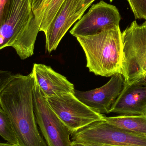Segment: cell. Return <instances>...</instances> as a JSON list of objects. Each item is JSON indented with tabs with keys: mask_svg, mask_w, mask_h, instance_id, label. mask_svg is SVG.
<instances>
[{
	"mask_svg": "<svg viewBox=\"0 0 146 146\" xmlns=\"http://www.w3.org/2000/svg\"><path fill=\"white\" fill-rule=\"evenodd\" d=\"M46 99L72 133L93 123L105 120L106 117L104 114L98 113L83 104L73 94H60Z\"/></svg>",
	"mask_w": 146,
	"mask_h": 146,
	"instance_id": "52a82bcc",
	"label": "cell"
},
{
	"mask_svg": "<svg viewBox=\"0 0 146 146\" xmlns=\"http://www.w3.org/2000/svg\"><path fill=\"white\" fill-rule=\"evenodd\" d=\"M80 1L65 0L44 33L49 53L56 50L67 32L83 15V13L76 10Z\"/></svg>",
	"mask_w": 146,
	"mask_h": 146,
	"instance_id": "30bf717a",
	"label": "cell"
},
{
	"mask_svg": "<svg viewBox=\"0 0 146 146\" xmlns=\"http://www.w3.org/2000/svg\"><path fill=\"white\" fill-rule=\"evenodd\" d=\"M71 146H98L88 144V143H83V142H79V141H72L71 142Z\"/></svg>",
	"mask_w": 146,
	"mask_h": 146,
	"instance_id": "ffe728a7",
	"label": "cell"
},
{
	"mask_svg": "<svg viewBox=\"0 0 146 146\" xmlns=\"http://www.w3.org/2000/svg\"><path fill=\"white\" fill-rule=\"evenodd\" d=\"M110 112L122 115H146V77L126 84Z\"/></svg>",
	"mask_w": 146,
	"mask_h": 146,
	"instance_id": "8fae6325",
	"label": "cell"
},
{
	"mask_svg": "<svg viewBox=\"0 0 146 146\" xmlns=\"http://www.w3.org/2000/svg\"><path fill=\"white\" fill-rule=\"evenodd\" d=\"M113 0H110V2H112V1H113Z\"/></svg>",
	"mask_w": 146,
	"mask_h": 146,
	"instance_id": "cb8c5ba5",
	"label": "cell"
},
{
	"mask_svg": "<svg viewBox=\"0 0 146 146\" xmlns=\"http://www.w3.org/2000/svg\"><path fill=\"white\" fill-rule=\"evenodd\" d=\"M13 75L9 71L0 70V93L9 82Z\"/></svg>",
	"mask_w": 146,
	"mask_h": 146,
	"instance_id": "ac0fdd59",
	"label": "cell"
},
{
	"mask_svg": "<svg viewBox=\"0 0 146 146\" xmlns=\"http://www.w3.org/2000/svg\"><path fill=\"white\" fill-rule=\"evenodd\" d=\"M12 0H0V28L8 15Z\"/></svg>",
	"mask_w": 146,
	"mask_h": 146,
	"instance_id": "e0dca14e",
	"label": "cell"
},
{
	"mask_svg": "<svg viewBox=\"0 0 146 146\" xmlns=\"http://www.w3.org/2000/svg\"><path fill=\"white\" fill-rule=\"evenodd\" d=\"M121 15L115 6L103 1L93 5L76 22L70 33L76 37L92 36L112 25H119Z\"/></svg>",
	"mask_w": 146,
	"mask_h": 146,
	"instance_id": "ba28073f",
	"label": "cell"
},
{
	"mask_svg": "<svg viewBox=\"0 0 146 146\" xmlns=\"http://www.w3.org/2000/svg\"><path fill=\"white\" fill-rule=\"evenodd\" d=\"M94 1L95 0H83V4H82V7L83 8L86 10Z\"/></svg>",
	"mask_w": 146,
	"mask_h": 146,
	"instance_id": "44dd1931",
	"label": "cell"
},
{
	"mask_svg": "<svg viewBox=\"0 0 146 146\" xmlns=\"http://www.w3.org/2000/svg\"><path fill=\"white\" fill-rule=\"evenodd\" d=\"M33 105L37 124L47 145L71 146L72 132L52 110L46 98L42 94L36 80Z\"/></svg>",
	"mask_w": 146,
	"mask_h": 146,
	"instance_id": "8992f818",
	"label": "cell"
},
{
	"mask_svg": "<svg viewBox=\"0 0 146 146\" xmlns=\"http://www.w3.org/2000/svg\"><path fill=\"white\" fill-rule=\"evenodd\" d=\"M39 27L31 0H12L8 15L0 28V50L13 48L22 60L34 54Z\"/></svg>",
	"mask_w": 146,
	"mask_h": 146,
	"instance_id": "3957f363",
	"label": "cell"
},
{
	"mask_svg": "<svg viewBox=\"0 0 146 146\" xmlns=\"http://www.w3.org/2000/svg\"></svg>",
	"mask_w": 146,
	"mask_h": 146,
	"instance_id": "d4e9b609",
	"label": "cell"
},
{
	"mask_svg": "<svg viewBox=\"0 0 146 146\" xmlns=\"http://www.w3.org/2000/svg\"><path fill=\"white\" fill-rule=\"evenodd\" d=\"M65 0H46L35 17L39 31L45 32Z\"/></svg>",
	"mask_w": 146,
	"mask_h": 146,
	"instance_id": "5bb4252c",
	"label": "cell"
},
{
	"mask_svg": "<svg viewBox=\"0 0 146 146\" xmlns=\"http://www.w3.org/2000/svg\"><path fill=\"white\" fill-rule=\"evenodd\" d=\"M136 19H144L146 21V0H132Z\"/></svg>",
	"mask_w": 146,
	"mask_h": 146,
	"instance_id": "2e32d148",
	"label": "cell"
},
{
	"mask_svg": "<svg viewBox=\"0 0 146 146\" xmlns=\"http://www.w3.org/2000/svg\"><path fill=\"white\" fill-rule=\"evenodd\" d=\"M0 136L8 143L19 145L11 121L0 106Z\"/></svg>",
	"mask_w": 146,
	"mask_h": 146,
	"instance_id": "9a60e30c",
	"label": "cell"
},
{
	"mask_svg": "<svg viewBox=\"0 0 146 146\" xmlns=\"http://www.w3.org/2000/svg\"><path fill=\"white\" fill-rule=\"evenodd\" d=\"M46 0H31L33 11L35 17L38 14Z\"/></svg>",
	"mask_w": 146,
	"mask_h": 146,
	"instance_id": "d6986e66",
	"label": "cell"
},
{
	"mask_svg": "<svg viewBox=\"0 0 146 146\" xmlns=\"http://www.w3.org/2000/svg\"><path fill=\"white\" fill-rule=\"evenodd\" d=\"M86 58V67L96 75L122 73L123 44L119 25H112L92 36L76 37Z\"/></svg>",
	"mask_w": 146,
	"mask_h": 146,
	"instance_id": "7a4b0ae2",
	"label": "cell"
},
{
	"mask_svg": "<svg viewBox=\"0 0 146 146\" xmlns=\"http://www.w3.org/2000/svg\"><path fill=\"white\" fill-rule=\"evenodd\" d=\"M0 146H21L19 145H14V144H10L8 143H0Z\"/></svg>",
	"mask_w": 146,
	"mask_h": 146,
	"instance_id": "7402d4cb",
	"label": "cell"
},
{
	"mask_svg": "<svg viewBox=\"0 0 146 146\" xmlns=\"http://www.w3.org/2000/svg\"><path fill=\"white\" fill-rule=\"evenodd\" d=\"M71 135L72 141L98 146H146V137L119 128L105 120L93 123Z\"/></svg>",
	"mask_w": 146,
	"mask_h": 146,
	"instance_id": "5b68a950",
	"label": "cell"
},
{
	"mask_svg": "<svg viewBox=\"0 0 146 146\" xmlns=\"http://www.w3.org/2000/svg\"><path fill=\"white\" fill-rule=\"evenodd\" d=\"M33 70L35 80L45 98L65 94H74V84L50 66L34 63Z\"/></svg>",
	"mask_w": 146,
	"mask_h": 146,
	"instance_id": "7c38bea8",
	"label": "cell"
},
{
	"mask_svg": "<svg viewBox=\"0 0 146 146\" xmlns=\"http://www.w3.org/2000/svg\"><path fill=\"white\" fill-rule=\"evenodd\" d=\"M105 121L119 128L146 137V115L106 117Z\"/></svg>",
	"mask_w": 146,
	"mask_h": 146,
	"instance_id": "4fadbf2b",
	"label": "cell"
},
{
	"mask_svg": "<svg viewBox=\"0 0 146 146\" xmlns=\"http://www.w3.org/2000/svg\"><path fill=\"white\" fill-rule=\"evenodd\" d=\"M125 83L123 76L117 73L112 76L110 80L100 88L86 92L75 90L74 94L95 111L100 114H109L124 88Z\"/></svg>",
	"mask_w": 146,
	"mask_h": 146,
	"instance_id": "9c48e42d",
	"label": "cell"
},
{
	"mask_svg": "<svg viewBox=\"0 0 146 146\" xmlns=\"http://www.w3.org/2000/svg\"><path fill=\"white\" fill-rule=\"evenodd\" d=\"M127 1L129 3V5H130V8H131V9H132V11H133V13H134V15H135V11L133 6L132 0H127Z\"/></svg>",
	"mask_w": 146,
	"mask_h": 146,
	"instance_id": "603a6c76",
	"label": "cell"
},
{
	"mask_svg": "<svg viewBox=\"0 0 146 146\" xmlns=\"http://www.w3.org/2000/svg\"><path fill=\"white\" fill-rule=\"evenodd\" d=\"M123 44L122 73L126 84L146 77V21L132 22L121 33Z\"/></svg>",
	"mask_w": 146,
	"mask_h": 146,
	"instance_id": "277c9868",
	"label": "cell"
},
{
	"mask_svg": "<svg viewBox=\"0 0 146 146\" xmlns=\"http://www.w3.org/2000/svg\"><path fill=\"white\" fill-rule=\"evenodd\" d=\"M35 75L14 74L0 93V106L11 121L21 146H48L37 126L33 110Z\"/></svg>",
	"mask_w": 146,
	"mask_h": 146,
	"instance_id": "6da1fadb",
	"label": "cell"
}]
</instances>
